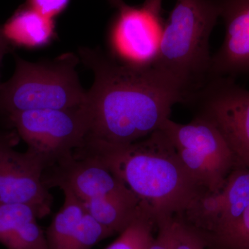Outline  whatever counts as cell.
<instances>
[{"label": "cell", "instance_id": "cell-18", "mask_svg": "<svg viewBox=\"0 0 249 249\" xmlns=\"http://www.w3.org/2000/svg\"><path fill=\"white\" fill-rule=\"evenodd\" d=\"M71 0H27L26 4L49 19H55L68 7Z\"/></svg>", "mask_w": 249, "mask_h": 249}, {"label": "cell", "instance_id": "cell-19", "mask_svg": "<svg viewBox=\"0 0 249 249\" xmlns=\"http://www.w3.org/2000/svg\"><path fill=\"white\" fill-rule=\"evenodd\" d=\"M174 218L157 223V233L147 249H175L173 224Z\"/></svg>", "mask_w": 249, "mask_h": 249}, {"label": "cell", "instance_id": "cell-22", "mask_svg": "<svg viewBox=\"0 0 249 249\" xmlns=\"http://www.w3.org/2000/svg\"><path fill=\"white\" fill-rule=\"evenodd\" d=\"M110 4L114 6V7L119 8L120 7L121 5L124 4V1L123 0H109Z\"/></svg>", "mask_w": 249, "mask_h": 249}, {"label": "cell", "instance_id": "cell-11", "mask_svg": "<svg viewBox=\"0 0 249 249\" xmlns=\"http://www.w3.org/2000/svg\"><path fill=\"white\" fill-rule=\"evenodd\" d=\"M249 206V169L235 167L219 191L205 192L178 218L207 240L231 225Z\"/></svg>", "mask_w": 249, "mask_h": 249}, {"label": "cell", "instance_id": "cell-24", "mask_svg": "<svg viewBox=\"0 0 249 249\" xmlns=\"http://www.w3.org/2000/svg\"><path fill=\"white\" fill-rule=\"evenodd\" d=\"M149 247V246H148ZM148 247H147V248H145V249H147V248H148Z\"/></svg>", "mask_w": 249, "mask_h": 249}, {"label": "cell", "instance_id": "cell-17", "mask_svg": "<svg viewBox=\"0 0 249 249\" xmlns=\"http://www.w3.org/2000/svg\"><path fill=\"white\" fill-rule=\"evenodd\" d=\"M173 231L175 249H206L209 245L201 232L178 217H174Z\"/></svg>", "mask_w": 249, "mask_h": 249}, {"label": "cell", "instance_id": "cell-16", "mask_svg": "<svg viewBox=\"0 0 249 249\" xmlns=\"http://www.w3.org/2000/svg\"><path fill=\"white\" fill-rule=\"evenodd\" d=\"M207 241L223 249H249V206L231 225Z\"/></svg>", "mask_w": 249, "mask_h": 249}, {"label": "cell", "instance_id": "cell-12", "mask_svg": "<svg viewBox=\"0 0 249 249\" xmlns=\"http://www.w3.org/2000/svg\"><path fill=\"white\" fill-rule=\"evenodd\" d=\"M225 27L222 45L212 55L211 79L249 75V0H215Z\"/></svg>", "mask_w": 249, "mask_h": 249}, {"label": "cell", "instance_id": "cell-9", "mask_svg": "<svg viewBox=\"0 0 249 249\" xmlns=\"http://www.w3.org/2000/svg\"><path fill=\"white\" fill-rule=\"evenodd\" d=\"M16 143L15 134L0 133V203L29 205L42 219L53 201L42 181L45 167L27 150L16 151Z\"/></svg>", "mask_w": 249, "mask_h": 249}, {"label": "cell", "instance_id": "cell-14", "mask_svg": "<svg viewBox=\"0 0 249 249\" xmlns=\"http://www.w3.org/2000/svg\"><path fill=\"white\" fill-rule=\"evenodd\" d=\"M1 28L14 48L37 50L48 47L57 38L55 19L45 17L26 3Z\"/></svg>", "mask_w": 249, "mask_h": 249}, {"label": "cell", "instance_id": "cell-8", "mask_svg": "<svg viewBox=\"0 0 249 249\" xmlns=\"http://www.w3.org/2000/svg\"><path fill=\"white\" fill-rule=\"evenodd\" d=\"M117 9L107 31L109 55L129 66L152 67L164 24L161 14L144 4L129 6L124 3Z\"/></svg>", "mask_w": 249, "mask_h": 249}, {"label": "cell", "instance_id": "cell-5", "mask_svg": "<svg viewBox=\"0 0 249 249\" xmlns=\"http://www.w3.org/2000/svg\"><path fill=\"white\" fill-rule=\"evenodd\" d=\"M27 151L37 157L45 170L72 157L84 145L89 119L85 105L69 109H49L8 116Z\"/></svg>", "mask_w": 249, "mask_h": 249}, {"label": "cell", "instance_id": "cell-3", "mask_svg": "<svg viewBox=\"0 0 249 249\" xmlns=\"http://www.w3.org/2000/svg\"><path fill=\"white\" fill-rule=\"evenodd\" d=\"M215 0H176L163 24L152 67L193 100L211 80L210 40L218 18Z\"/></svg>", "mask_w": 249, "mask_h": 249}, {"label": "cell", "instance_id": "cell-4", "mask_svg": "<svg viewBox=\"0 0 249 249\" xmlns=\"http://www.w3.org/2000/svg\"><path fill=\"white\" fill-rule=\"evenodd\" d=\"M79 57L73 53L53 60L27 61L16 57L13 76L0 83V112L14 113L80 107L86 102L76 68Z\"/></svg>", "mask_w": 249, "mask_h": 249}, {"label": "cell", "instance_id": "cell-23", "mask_svg": "<svg viewBox=\"0 0 249 249\" xmlns=\"http://www.w3.org/2000/svg\"><path fill=\"white\" fill-rule=\"evenodd\" d=\"M206 249H223L220 248V247H216V246L214 245H208L207 247H206Z\"/></svg>", "mask_w": 249, "mask_h": 249}, {"label": "cell", "instance_id": "cell-13", "mask_svg": "<svg viewBox=\"0 0 249 249\" xmlns=\"http://www.w3.org/2000/svg\"><path fill=\"white\" fill-rule=\"evenodd\" d=\"M37 219L29 205L0 203V244L7 249H47Z\"/></svg>", "mask_w": 249, "mask_h": 249}, {"label": "cell", "instance_id": "cell-21", "mask_svg": "<svg viewBox=\"0 0 249 249\" xmlns=\"http://www.w3.org/2000/svg\"><path fill=\"white\" fill-rule=\"evenodd\" d=\"M162 1L163 0H145L144 4L146 5L154 11L161 14Z\"/></svg>", "mask_w": 249, "mask_h": 249}, {"label": "cell", "instance_id": "cell-2", "mask_svg": "<svg viewBox=\"0 0 249 249\" xmlns=\"http://www.w3.org/2000/svg\"><path fill=\"white\" fill-rule=\"evenodd\" d=\"M79 155L102 161L150 210L156 222L180 217L202 188L188 173L163 130L124 146L84 147Z\"/></svg>", "mask_w": 249, "mask_h": 249}, {"label": "cell", "instance_id": "cell-20", "mask_svg": "<svg viewBox=\"0 0 249 249\" xmlns=\"http://www.w3.org/2000/svg\"><path fill=\"white\" fill-rule=\"evenodd\" d=\"M14 47L10 44L3 33L2 28L0 27V67L4 57L7 53H11Z\"/></svg>", "mask_w": 249, "mask_h": 249}, {"label": "cell", "instance_id": "cell-10", "mask_svg": "<svg viewBox=\"0 0 249 249\" xmlns=\"http://www.w3.org/2000/svg\"><path fill=\"white\" fill-rule=\"evenodd\" d=\"M42 181L47 188L71 192L82 204L107 198L139 200L102 161L90 156L73 155L47 168Z\"/></svg>", "mask_w": 249, "mask_h": 249}, {"label": "cell", "instance_id": "cell-15", "mask_svg": "<svg viewBox=\"0 0 249 249\" xmlns=\"http://www.w3.org/2000/svg\"><path fill=\"white\" fill-rule=\"evenodd\" d=\"M157 227L150 210L145 208L142 213L120 233L106 249H144L154 239V229Z\"/></svg>", "mask_w": 249, "mask_h": 249}, {"label": "cell", "instance_id": "cell-1", "mask_svg": "<svg viewBox=\"0 0 249 249\" xmlns=\"http://www.w3.org/2000/svg\"><path fill=\"white\" fill-rule=\"evenodd\" d=\"M82 62L93 73L85 107L89 119L85 147L124 146L145 138L170 119L182 90L153 67L124 65L96 49L82 47Z\"/></svg>", "mask_w": 249, "mask_h": 249}, {"label": "cell", "instance_id": "cell-7", "mask_svg": "<svg viewBox=\"0 0 249 249\" xmlns=\"http://www.w3.org/2000/svg\"><path fill=\"white\" fill-rule=\"evenodd\" d=\"M196 101L197 115L212 123L222 134L236 167L249 169V90L232 78H214L192 100Z\"/></svg>", "mask_w": 249, "mask_h": 249}, {"label": "cell", "instance_id": "cell-6", "mask_svg": "<svg viewBox=\"0 0 249 249\" xmlns=\"http://www.w3.org/2000/svg\"><path fill=\"white\" fill-rule=\"evenodd\" d=\"M166 134L188 173L209 193H216L236 167L231 150L212 123L196 115L187 124L168 119Z\"/></svg>", "mask_w": 249, "mask_h": 249}]
</instances>
